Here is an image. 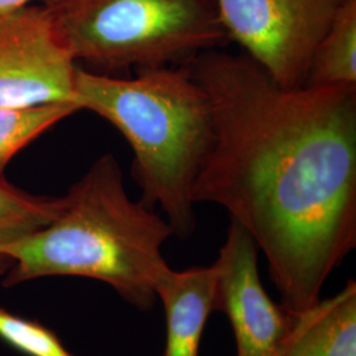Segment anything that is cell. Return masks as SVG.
I'll return each mask as SVG.
<instances>
[{
  "label": "cell",
  "instance_id": "cell-1",
  "mask_svg": "<svg viewBox=\"0 0 356 356\" xmlns=\"http://www.w3.org/2000/svg\"><path fill=\"white\" fill-rule=\"evenodd\" d=\"M214 138L194 204L229 211L297 316L356 245V85L285 89L247 54L201 53Z\"/></svg>",
  "mask_w": 356,
  "mask_h": 356
},
{
  "label": "cell",
  "instance_id": "cell-2",
  "mask_svg": "<svg viewBox=\"0 0 356 356\" xmlns=\"http://www.w3.org/2000/svg\"><path fill=\"white\" fill-rule=\"evenodd\" d=\"M172 235L166 219L128 197L116 159L104 154L65 194L51 223L1 251L11 261L3 285L88 277L148 310L159 281L170 270L161 250Z\"/></svg>",
  "mask_w": 356,
  "mask_h": 356
},
{
  "label": "cell",
  "instance_id": "cell-3",
  "mask_svg": "<svg viewBox=\"0 0 356 356\" xmlns=\"http://www.w3.org/2000/svg\"><path fill=\"white\" fill-rule=\"evenodd\" d=\"M76 104L111 123L134 152L141 204L160 206L179 238L195 229L191 189L214 138L211 103L189 65L104 76L76 66Z\"/></svg>",
  "mask_w": 356,
  "mask_h": 356
},
{
  "label": "cell",
  "instance_id": "cell-4",
  "mask_svg": "<svg viewBox=\"0 0 356 356\" xmlns=\"http://www.w3.org/2000/svg\"><path fill=\"white\" fill-rule=\"evenodd\" d=\"M74 61L113 76L179 66L229 41L216 0H40Z\"/></svg>",
  "mask_w": 356,
  "mask_h": 356
},
{
  "label": "cell",
  "instance_id": "cell-5",
  "mask_svg": "<svg viewBox=\"0 0 356 356\" xmlns=\"http://www.w3.org/2000/svg\"><path fill=\"white\" fill-rule=\"evenodd\" d=\"M346 0H216L229 40L285 89L305 86L313 53Z\"/></svg>",
  "mask_w": 356,
  "mask_h": 356
},
{
  "label": "cell",
  "instance_id": "cell-6",
  "mask_svg": "<svg viewBox=\"0 0 356 356\" xmlns=\"http://www.w3.org/2000/svg\"><path fill=\"white\" fill-rule=\"evenodd\" d=\"M76 72L41 4L0 16V108L76 103Z\"/></svg>",
  "mask_w": 356,
  "mask_h": 356
},
{
  "label": "cell",
  "instance_id": "cell-7",
  "mask_svg": "<svg viewBox=\"0 0 356 356\" xmlns=\"http://www.w3.org/2000/svg\"><path fill=\"white\" fill-rule=\"evenodd\" d=\"M257 251L250 234L231 220L213 264L216 276L213 309L229 317L238 356H280L292 316L263 289Z\"/></svg>",
  "mask_w": 356,
  "mask_h": 356
},
{
  "label": "cell",
  "instance_id": "cell-8",
  "mask_svg": "<svg viewBox=\"0 0 356 356\" xmlns=\"http://www.w3.org/2000/svg\"><path fill=\"white\" fill-rule=\"evenodd\" d=\"M216 269H170L159 281L156 296L165 307L166 343L163 356H198L204 325L214 305Z\"/></svg>",
  "mask_w": 356,
  "mask_h": 356
},
{
  "label": "cell",
  "instance_id": "cell-9",
  "mask_svg": "<svg viewBox=\"0 0 356 356\" xmlns=\"http://www.w3.org/2000/svg\"><path fill=\"white\" fill-rule=\"evenodd\" d=\"M280 356H356V284L292 316Z\"/></svg>",
  "mask_w": 356,
  "mask_h": 356
},
{
  "label": "cell",
  "instance_id": "cell-10",
  "mask_svg": "<svg viewBox=\"0 0 356 356\" xmlns=\"http://www.w3.org/2000/svg\"><path fill=\"white\" fill-rule=\"evenodd\" d=\"M356 85V0H346L313 53L305 86Z\"/></svg>",
  "mask_w": 356,
  "mask_h": 356
},
{
  "label": "cell",
  "instance_id": "cell-11",
  "mask_svg": "<svg viewBox=\"0 0 356 356\" xmlns=\"http://www.w3.org/2000/svg\"><path fill=\"white\" fill-rule=\"evenodd\" d=\"M61 206L63 197L33 195L0 179V273L11 267L1 251L51 223Z\"/></svg>",
  "mask_w": 356,
  "mask_h": 356
},
{
  "label": "cell",
  "instance_id": "cell-12",
  "mask_svg": "<svg viewBox=\"0 0 356 356\" xmlns=\"http://www.w3.org/2000/svg\"><path fill=\"white\" fill-rule=\"evenodd\" d=\"M78 111L81 108L74 102L0 108V179H4V170L16 153Z\"/></svg>",
  "mask_w": 356,
  "mask_h": 356
},
{
  "label": "cell",
  "instance_id": "cell-13",
  "mask_svg": "<svg viewBox=\"0 0 356 356\" xmlns=\"http://www.w3.org/2000/svg\"><path fill=\"white\" fill-rule=\"evenodd\" d=\"M0 339L26 356H74L51 329L3 307H0Z\"/></svg>",
  "mask_w": 356,
  "mask_h": 356
},
{
  "label": "cell",
  "instance_id": "cell-14",
  "mask_svg": "<svg viewBox=\"0 0 356 356\" xmlns=\"http://www.w3.org/2000/svg\"><path fill=\"white\" fill-rule=\"evenodd\" d=\"M32 3V0H0V16L15 13Z\"/></svg>",
  "mask_w": 356,
  "mask_h": 356
}]
</instances>
